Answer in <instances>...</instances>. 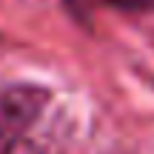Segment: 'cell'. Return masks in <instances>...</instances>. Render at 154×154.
<instances>
[{"mask_svg":"<svg viewBox=\"0 0 154 154\" xmlns=\"http://www.w3.org/2000/svg\"><path fill=\"white\" fill-rule=\"evenodd\" d=\"M49 106V91L40 86H3L0 88V143L14 140Z\"/></svg>","mask_w":154,"mask_h":154,"instance_id":"1","label":"cell"},{"mask_svg":"<svg viewBox=\"0 0 154 154\" xmlns=\"http://www.w3.org/2000/svg\"><path fill=\"white\" fill-rule=\"evenodd\" d=\"M72 143V120L66 114L43 117L23 128L3 154H66Z\"/></svg>","mask_w":154,"mask_h":154,"instance_id":"2","label":"cell"},{"mask_svg":"<svg viewBox=\"0 0 154 154\" xmlns=\"http://www.w3.org/2000/svg\"><path fill=\"white\" fill-rule=\"evenodd\" d=\"M103 6H111V9H123V11H146L154 9V0H97Z\"/></svg>","mask_w":154,"mask_h":154,"instance_id":"3","label":"cell"}]
</instances>
